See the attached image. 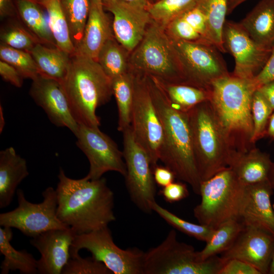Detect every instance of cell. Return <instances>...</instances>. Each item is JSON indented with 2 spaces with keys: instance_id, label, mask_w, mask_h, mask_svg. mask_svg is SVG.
<instances>
[{
  "instance_id": "8992f818",
  "label": "cell",
  "mask_w": 274,
  "mask_h": 274,
  "mask_svg": "<svg viewBox=\"0 0 274 274\" xmlns=\"http://www.w3.org/2000/svg\"><path fill=\"white\" fill-rule=\"evenodd\" d=\"M245 187L229 167L202 181L201 200L193 209L194 217L213 229L229 220H240Z\"/></svg>"
},
{
  "instance_id": "484cf974",
  "label": "cell",
  "mask_w": 274,
  "mask_h": 274,
  "mask_svg": "<svg viewBox=\"0 0 274 274\" xmlns=\"http://www.w3.org/2000/svg\"><path fill=\"white\" fill-rule=\"evenodd\" d=\"M12 228H0V252L4 256L1 264V274H8L10 271L19 270L22 274L38 273L37 260L27 251L17 250L11 245L13 237Z\"/></svg>"
},
{
  "instance_id": "d6986e66",
  "label": "cell",
  "mask_w": 274,
  "mask_h": 274,
  "mask_svg": "<svg viewBox=\"0 0 274 274\" xmlns=\"http://www.w3.org/2000/svg\"><path fill=\"white\" fill-rule=\"evenodd\" d=\"M76 234L68 227L49 230L32 237L30 244L41 254L37 260L39 273H61L71 258L70 248Z\"/></svg>"
},
{
  "instance_id": "ee69618b",
  "label": "cell",
  "mask_w": 274,
  "mask_h": 274,
  "mask_svg": "<svg viewBox=\"0 0 274 274\" xmlns=\"http://www.w3.org/2000/svg\"><path fill=\"white\" fill-rule=\"evenodd\" d=\"M181 16L206 40V17L202 11L197 5L184 13Z\"/></svg>"
},
{
  "instance_id": "f546056e",
  "label": "cell",
  "mask_w": 274,
  "mask_h": 274,
  "mask_svg": "<svg viewBox=\"0 0 274 274\" xmlns=\"http://www.w3.org/2000/svg\"><path fill=\"white\" fill-rule=\"evenodd\" d=\"M134 73L131 70L112 80L118 112L117 129L123 132L131 126L134 98Z\"/></svg>"
},
{
  "instance_id": "4316f807",
  "label": "cell",
  "mask_w": 274,
  "mask_h": 274,
  "mask_svg": "<svg viewBox=\"0 0 274 274\" xmlns=\"http://www.w3.org/2000/svg\"><path fill=\"white\" fill-rule=\"evenodd\" d=\"M14 3L17 17L39 43L57 47L41 6L28 0H15Z\"/></svg>"
},
{
  "instance_id": "b9f144b4",
  "label": "cell",
  "mask_w": 274,
  "mask_h": 274,
  "mask_svg": "<svg viewBox=\"0 0 274 274\" xmlns=\"http://www.w3.org/2000/svg\"><path fill=\"white\" fill-rule=\"evenodd\" d=\"M164 199L169 203L179 201L187 198L189 192L185 182H173L167 186L164 187L159 192Z\"/></svg>"
},
{
  "instance_id": "94428289",
  "label": "cell",
  "mask_w": 274,
  "mask_h": 274,
  "mask_svg": "<svg viewBox=\"0 0 274 274\" xmlns=\"http://www.w3.org/2000/svg\"><path fill=\"white\" fill-rule=\"evenodd\" d=\"M156 1H157V0H156Z\"/></svg>"
},
{
  "instance_id": "db71d44e",
  "label": "cell",
  "mask_w": 274,
  "mask_h": 274,
  "mask_svg": "<svg viewBox=\"0 0 274 274\" xmlns=\"http://www.w3.org/2000/svg\"><path fill=\"white\" fill-rule=\"evenodd\" d=\"M268 180L274 191V162H272Z\"/></svg>"
},
{
  "instance_id": "ac0fdd59",
  "label": "cell",
  "mask_w": 274,
  "mask_h": 274,
  "mask_svg": "<svg viewBox=\"0 0 274 274\" xmlns=\"http://www.w3.org/2000/svg\"><path fill=\"white\" fill-rule=\"evenodd\" d=\"M113 15L112 28L117 41L130 53L144 37L152 20L146 9L121 0L103 2Z\"/></svg>"
},
{
  "instance_id": "e575fe53",
  "label": "cell",
  "mask_w": 274,
  "mask_h": 274,
  "mask_svg": "<svg viewBox=\"0 0 274 274\" xmlns=\"http://www.w3.org/2000/svg\"><path fill=\"white\" fill-rule=\"evenodd\" d=\"M199 0H157L147 8L151 19L164 28L174 19L195 7Z\"/></svg>"
},
{
  "instance_id": "7a4b0ae2",
  "label": "cell",
  "mask_w": 274,
  "mask_h": 274,
  "mask_svg": "<svg viewBox=\"0 0 274 274\" xmlns=\"http://www.w3.org/2000/svg\"><path fill=\"white\" fill-rule=\"evenodd\" d=\"M154 105L161 122L163 140L159 160L179 180L188 184L199 195L201 180L193 152L191 133L186 112L174 107L155 79L147 76Z\"/></svg>"
},
{
  "instance_id": "6f0895ef",
  "label": "cell",
  "mask_w": 274,
  "mask_h": 274,
  "mask_svg": "<svg viewBox=\"0 0 274 274\" xmlns=\"http://www.w3.org/2000/svg\"><path fill=\"white\" fill-rule=\"evenodd\" d=\"M156 0H148V1L150 3H153Z\"/></svg>"
},
{
  "instance_id": "f6af8a7d",
  "label": "cell",
  "mask_w": 274,
  "mask_h": 274,
  "mask_svg": "<svg viewBox=\"0 0 274 274\" xmlns=\"http://www.w3.org/2000/svg\"><path fill=\"white\" fill-rule=\"evenodd\" d=\"M272 80H274V46L265 65L252 81L257 89L260 86Z\"/></svg>"
},
{
  "instance_id": "9c48e42d",
  "label": "cell",
  "mask_w": 274,
  "mask_h": 274,
  "mask_svg": "<svg viewBox=\"0 0 274 274\" xmlns=\"http://www.w3.org/2000/svg\"><path fill=\"white\" fill-rule=\"evenodd\" d=\"M89 251L112 274H143L144 252L137 248L122 249L114 242L108 226L92 231L76 234L70 248L71 257L81 249Z\"/></svg>"
},
{
  "instance_id": "c3c4849f",
  "label": "cell",
  "mask_w": 274,
  "mask_h": 274,
  "mask_svg": "<svg viewBox=\"0 0 274 274\" xmlns=\"http://www.w3.org/2000/svg\"><path fill=\"white\" fill-rule=\"evenodd\" d=\"M274 111V80L260 86L257 89Z\"/></svg>"
},
{
  "instance_id": "d6a6232c",
  "label": "cell",
  "mask_w": 274,
  "mask_h": 274,
  "mask_svg": "<svg viewBox=\"0 0 274 274\" xmlns=\"http://www.w3.org/2000/svg\"><path fill=\"white\" fill-rule=\"evenodd\" d=\"M44 8L47 12L49 26L56 47L71 55L75 54L76 49L60 0H51Z\"/></svg>"
},
{
  "instance_id": "681fc988",
  "label": "cell",
  "mask_w": 274,
  "mask_h": 274,
  "mask_svg": "<svg viewBox=\"0 0 274 274\" xmlns=\"http://www.w3.org/2000/svg\"><path fill=\"white\" fill-rule=\"evenodd\" d=\"M0 15L1 17L17 16V12L13 0H0Z\"/></svg>"
},
{
  "instance_id": "4fadbf2b",
  "label": "cell",
  "mask_w": 274,
  "mask_h": 274,
  "mask_svg": "<svg viewBox=\"0 0 274 274\" xmlns=\"http://www.w3.org/2000/svg\"><path fill=\"white\" fill-rule=\"evenodd\" d=\"M123 155L126 167L124 177L131 201L141 211L150 214V202L155 200L156 186L150 158L136 141L131 126L123 132Z\"/></svg>"
},
{
  "instance_id": "8d00e7d4",
  "label": "cell",
  "mask_w": 274,
  "mask_h": 274,
  "mask_svg": "<svg viewBox=\"0 0 274 274\" xmlns=\"http://www.w3.org/2000/svg\"><path fill=\"white\" fill-rule=\"evenodd\" d=\"M0 58L14 67L23 78L32 80L39 75L36 62L29 52L1 44Z\"/></svg>"
},
{
  "instance_id": "ffe728a7",
  "label": "cell",
  "mask_w": 274,
  "mask_h": 274,
  "mask_svg": "<svg viewBox=\"0 0 274 274\" xmlns=\"http://www.w3.org/2000/svg\"><path fill=\"white\" fill-rule=\"evenodd\" d=\"M273 192L268 180L246 186L240 215L245 226L264 228L274 234V210L270 201Z\"/></svg>"
},
{
  "instance_id": "7bdbcfd3",
  "label": "cell",
  "mask_w": 274,
  "mask_h": 274,
  "mask_svg": "<svg viewBox=\"0 0 274 274\" xmlns=\"http://www.w3.org/2000/svg\"><path fill=\"white\" fill-rule=\"evenodd\" d=\"M218 274H261V272L243 260L230 259L225 261Z\"/></svg>"
},
{
  "instance_id": "680465c9",
  "label": "cell",
  "mask_w": 274,
  "mask_h": 274,
  "mask_svg": "<svg viewBox=\"0 0 274 274\" xmlns=\"http://www.w3.org/2000/svg\"><path fill=\"white\" fill-rule=\"evenodd\" d=\"M272 207H273V209L274 210V203L272 204Z\"/></svg>"
},
{
  "instance_id": "ba28073f",
  "label": "cell",
  "mask_w": 274,
  "mask_h": 274,
  "mask_svg": "<svg viewBox=\"0 0 274 274\" xmlns=\"http://www.w3.org/2000/svg\"><path fill=\"white\" fill-rule=\"evenodd\" d=\"M225 261L218 255L201 261L194 247L178 241L172 229L159 245L144 252L143 274H218Z\"/></svg>"
},
{
  "instance_id": "816d5d0a",
  "label": "cell",
  "mask_w": 274,
  "mask_h": 274,
  "mask_svg": "<svg viewBox=\"0 0 274 274\" xmlns=\"http://www.w3.org/2000/svg\"><path fill=\"white\" fill-rule=\"evenodd\" d=\"M127 3L147 9L150 3L148 0H121Z\"/></svg>"
},
{
  "instance_id": "5b68a950",
  "label": "cell",
  "mask_w": 274,
  "mask_h": 274,
  "mask_svg": "<svg viewBox=\"0 0 274 274\" xmlns=\"http://www.w3.org/2000/svg\"><path fill=\"white\" fill-rule=\"evenodd\" d=\"M186 112L196 165L202 182L228 167L234 154L210 100Z\"/></svg>"
},
{
  "instance_id": "ab89813d",
  "label": "cell",
  "mask_w": 274,
  "mask_h": 274,
  "mask_svg": "<svg viewBox=\"0 0 274 274\" xmlns=\"http://www.w3.org/2000/svg\"><path fill=\"white\" fill-rule=\"evenodd\" d=\"M61 274H112L101 262L93 257L82 258L77 254L71 257Z\"/></svg>"
},
{
  "instance_id": "f907efd6",
  "label": "cell",
  "mask_w": 274,
  "mask_h": 274,
  "mask_svg": "<svg viewBox=\"0 0 274 274\" xmlns=\"http://www.w3.org/2000/svg\"><path fill=\"white\" fill-rule=\"evenodd\" d=\"M266 135L274 139V111L271 115L268 122Z\"/></svg>"
},
{
  "instance_id": "f5cc1de1",
  "label": "cell",
  "mask_w": 274,
  "mask_h": 274,
  "mask_svg": "<svg viewBox=\"0 0 274 274\" xmlns=\"http://www.w3.org/2000/svg\"><path fill=\"white\" fill-rule=\"evenodd\" d=\"M247 0H228V14L230 13L237 6Z\"/></svg>"
},
{
  "instance_id": "91938a15",
  "label": "cell",
  "mask_w": 274,
  "mask_h": 274,
  "mask_svg": "<svg viewBox=\"0 0 274 274\" xmlns=\"http://www.w3.org/2000/svg\"><path fill=\"white\" fill-rule=\"evenodd\" d=\"M102 2H105V1H108V0H102Z\"/></svg>"
},
{
  "instance_id": "603a6c76",
  "label": "cell",
  "mask_w": 274,
  "mask_h": 274,
  "mask_svg": "<svg viewBox=\"0 0 274 274\" xmlns=\"http://www.w3.org/2000/svg\"><path fill=\"white\" fill-rule=\"evenodd\" d=\"M259 46H274V0H261L239 23Z\"/></svg>"
},
{
  "instance_id": "f1b7e54d",
  "label": "cell",
  "mask_w": 274,
  "mask_h": 274,
  "mask_svg": "<svg viewBox=\"0 0 274 274\" xmlns=\"http://www.w3.org/2000/svg\"><path fill=\"white\" fill-rule=\"evenodd\" d=\"M153 77L170 104L181 111L187 112L210 99V91L185 84L169 83Z\"/></svg>"
},
{
  "instance_id": "44dd1931",
  "label": "cell",
  "mask_w": 274,
  "mask_h": 274,
  "mask_svg": "<svg viewBox=\"0 0 274 274\" xmlns=\"http://www.w3.org/2000/svg\"><path fill=\"white\" fill-rule=\"evenodd\" d=\"M113 36L112 25L105 11L102 1L90 0L88 17L76 52L97 61L102 46Z\"/></svg>"
},
{
  "instance_id": "5bb4252c",
  "label": "cell",
  "mask_w": 274,
  "mask_h": 274,
  "mask_svg": "<svg viewBox=\"0 0 274 274\" xmlns=\"http://www.w3.org/2000/svg\"><path fill=\"white\" fill-rule=\"evenodd\" d=\"M76 144L87 157L89 170L85 177L88 180H96L110 171L117 172L124 177L126 167L123 152L117 144L99 127L79 124Z\"/></svg>"
},
{
  "instance_id": "7dc6e473",
  "label": "cell",
  "mask_w": 274,
  "mask_h": 274,
  "mask_svg": "<svg viewBox=\"0 0 274 274\" xmlns=\"http://www.w3.org/2000/svg\"><path fill=\"white\" fill-rule=\"evenodd\" d=\"M152 169L155 183L162 188L174 182L176 178L173 172L165 165L156 164Z\"/></svg>"
},
{
  "instance_id": "30bf717a",
  "label": "cell",
  "mask_w": 274,
  "mask_h": 274,
  "mask_svg": "<svg viewBox=\"0 0 274 274\" xmlns=\"http://www.w3.org/2000/svg\"><path fill=\"white\" fill-rule=\"evenodd\" d=\"M169 38L180 61L185 84L210 91L213 82L230 74L220 51L211 43Z\"/></svg>"
},
{
  "instance_id": "d590c367",
  "label": "cell",
  "mask_w": 274,
  "mask_h": 274,
  "mask_svg": "<svg viewBox=\"0 0 274 274\" xmlns=\"http://www.w3.org/2000/svg\"><path fill=\"white\" fill-rule=\"evenodd\" d=\"M150 207L174 228L197 240L207 242L215 229L199 223L187 221L160 206L156 200L150 202Z\"/></svg>"
},
{
  "instance_id": "836d02e7",
  "label": "cell",
  "mask_w": 274,
  "mask_h": 274,
  "mask_svg": "<svg viewBox=\"0 0 274 274\" xmlns=\"http://www.w3.org/2000/svg\"><path fill=\"white\" fill-rule=\"evenodd\" d=\"M67 20L72 42L77 49L88 17L90 0H60Z\"/></svg>"
},
{
  "instance_id": "11a10c76",
  "label": "cell",
  "mask_w": 274,
  "mask_h": 274,
  "mask_svg": "<svg viewBox=\"0 0 274 274\" xmlns=\"http://www.w3.org/2000/svg\"><path fill=\"white\" fill-rule=\"evenodd\" d=\"M39 5L43 7L45 6L51 1V0H28Z\"/></svg>"
},
{
  "instance_id": "e0dca14e",
  "label": "cell",
  "mask_w": 274,
  "mask_h": 274,
  "mask_svg": "<svg viewBox=\"0 0 274 274\" xmlns=\"http://www.w3.org/2000/svg\"><path fill=\"white\" fill-rule=\"evenodd\" d=\"M29 93L52 123L58 127H66L74 135L76 134L79 124L72 114L61 83L39 75L32 80Z\"/></svg>"
},
{
  "instance_id": "cb8c5ba5",
  "label": "cell",
  "mask_w": 274,
  "mask_h": 274,
  "mask_svg": "<svg viewBox=\"0 0 274 274\" xmlns=\"http://www.w3.org/2000/svg\"><path fill=\"white\" fill-rule=\"evenodd\" d=\"M272 163L269 154L255 146L246 152L235 154L228 167L247 186L268 180Z\"/></svg>"
},
{
  "instance_id": "2e32d148",
  "label": "cell",
  "mask_w": 274,
  "mask_h": 274,
  "mask_svg": "<svg viewBox=\"0 0 274 274\" xmlns=\"http://www.w3.org/2000/svg\"><path fill=\"white\" fill-rule=\"evenodd\" d=\"M274 250V234L267 229L245 226L232 246L220 254L225 260L237 259L267 274Z\"/></svg>"
},
{
  "instance_id": "8fae6325",
  "label": "cell",
  "mask_w": 274,
  "mask_h": 274,
  "mask_svg": "<svg viewBox=\"0 0 274 274\" xmlns=\"http://www.w3.org/2000/svg\"><path fill=\"white\" fill-rule=\"evenodd\" d=\"M16 194L18 206L0 214L1 226L16 228L31 237L49 230L69 227L57 217V194L53 187H49L43 192V200L40 203L28 201L21 189Z\"/></svg>"
},
{
  "instance_id": "7402d4cb",
  "label": "cell",
  "mask_w": 274,
  "mask_h": 274,
  "mask_svg": "<svg viewBox=\"0 0 274 274\" xmlns=\"http://www.w3.org/2000/svg\"><path fill=\"white\" fill-rule=\"evenodd\" d=\"M29 175L25 159L12 147L0 152V208L9 206L20 183Z\"/></svg>"
},
{
  "instance_id": "7c38bea8",
  "label": "cell",
  "mask_w": 274,
  "mask_h": 274,
  "mask_svg": "<svg viewBox=\"0 0 274 274\" xmlns=\"http://www.w3.org/2000/svg\"><path fill=\"white\" fill-rule=\"evenodd\" d=\"M134 73L131 128L136 141L148 153L153 168L159 160L162 126L151 96L147 76Z\"/></svg>"
},
{
  "instance_id": "9f6ffc18",
  "label": "cell",
  "mask_w": 274,
  "mask_h": 274,
  "mask_svg": "<svg viewBox=\"0 0 274 274\" xmlns=\"http://www.w3.org/2000/svg\"><path fill=\"white\" fill-rule=\"evenodd\" d=\"M267 274H274V250Z\"/></svg>"
},
{
  "instance_id": "277c9868",
  "label": "cell",
  "mask_w": 274,
  "mask_h": 274,
  "mask_svg": "<svg viewBox=\"0 0 274 274\" xmlns=\"http://www.w3.org/2000/svg\"><path fill=\"white\" fill-rule=\"evenodd\" d=\"M61 84L77 123L99 127L96 109L109 101L113 94L112 81L98 62L76 52L71 56L68 72Z\"/></svg>"
},
{
  "instance_id": "52a82bcc",
  "label": "cell",
  "mask_w": 274,
  "mask_h": 274,
  "mask_svg": "<svg viewBox=\"0 0 274 274\" xmlns=\"http://www.w3.org/2000/svg\"><path fill=\"white\" fill-rule=\"evenodd\" d=\"M130 69L173 84H185L178 55L164 29L152 19L129 56Z\"/></svg>"
},
{
  "instance_id": "83f0119b",
  "label": "cell",
  "mask_w": 274,
  "mask_h": 274,
  "mask_svg": "<svg viewBox=\"0 0 274 274\" xmlns=\"http://www.w3.org/2000/svg\"><path fill=\"white\" fill-rule=\"evenodd\" d=\"M197 6L206 20V40L223 53L226 52L223 44V31L228 14V0H199Z\"/></svg>"
},
{
  "instance_id": "1f68e13d",
  "label": "cell",
  "mask_w": 274,
  "mask_h": 274,
  "mask_svg": "<svg viewBox=\"0 0 274 274\" xmlns=\"http://www.w3.org/2000/svg\"><path fill=\"white\" fill-rule=\"evenodd\" d=\"M244 227V224L238 220H231L221 224L214 229L203 249L197 251L199 260H206L228 250Z\"/></svg>"
},
{
  "instance_id": "6da1fadb",
  "label": "cell",
  "mask_w": 274,
  "mask_h": 274,
  "mask_svg": "<svg viewBox=\"0 0 274 274\" xmlns=\"http://www.w3.org/2000/svg\"><path fill=\"white\" fill-rule=\"evenodd\" d=\"M56 189L57 215L76 234L108 226L116 220L114 195L106 179H73L60 168Z\"/></svg>"
},
{
  "instance_id": "74e56055",
  "label": "cell",
  "mask_w": 274,
  "mask_h": 274,
  "mask_svg": "<svg viewBox=\"0 0 274 274\" xmlns=\"http://www.w3.org/2000/svg\"><path fill=\"white\" fill-rule=\"evenodd\" d=\"M273 110L267 101L256 90L252 99V115L253 130L252 142L255 144L259 140L266 135L268 122Z\"/></svg>"
},
{
  "instance_id": "60d3db41",
  "label": "cell",
  "mask_w": 274,
  "mask_h": 274,
  "mask_svg": "<svg viewBox=\"0 0 274 274\" xmlns=\"http://www.w3.org/2000/svg\"><path fill=\"white\" fill-rule=\"evenodd\" d=\"M164 30L168 37L174 39L209 42L181 16L170 22L164 28Z\"/></svg>"
},
{
  "instance_id": "f35d334b",
  "label": "cell",
  "mask_w": 274,
  "mask_h": 274,
  "mask_svg": "<svg viewBox=\"0 0 274 274\" xmlns=\"http://www.w3.org/2000/svg\"><path fill=\"white\" fill-rule=\"evenodd\" d=\"M1 40L2 44L29 52L39 43L22 24L17 23L4 27L1 31Z\"/></svg>"
},
{
  "instance_id": "4dcf8cb0",
  "label": "cell",
  "mask_w": 274,
  "mask_h": 274,
  "mask_svg": "<svg viewBox=\"0 0 274 274\" xmlns=\"http://www.w3.org/2000/svg\"><path fill=\"white\" fill-rule=\"evenodd\" d=\"M130 54V52L120 44L114 36L102 46L98 53L97 61L112 80L131 70Z\"/></svg>"
},
{
  "instance_id": "9a60e30c",
  "label": "cell",
  "mask_w": 274,
  "mask_h": 274,
  "mask_svg": "<svg viewBox=\"0 0 274 274\" xmlns=\"http://www.w3.org/2000/svg\"><path fill=\"white\" fill-rule=\"evenodd\" d=\"M225 49L233 57L234 69L232 75L252 80L263 68L272 50L258 45L239 23L226 21L223 31Z\"/></svg>"
},
{
  "instance_id": "d4e9b609",
  "label": "cell",
  "mask_w": 274,
  "mask_h": 274,
  "mask_svg": "<svg viewBox=\"0 0 274 274\" xmlns=\"http://www.w3.org/2000/svg\"><path fill=\"white\" fill-rule=\"evenodd\" d=\"M39 75L62 83L68 72L71 55L58 49L38 43L29 52Z\"/></svg>"
},
{
  "instance_id": "3957f363",
  "label": "cell",
  "mask_w": 274,
  "mask_h": 274,
  "mask_svg": "<svg viewBox=\"0 0 274 274\" xmlns=\"http://www.w3.org/2000/svg\"><path fill=\"white\" fill-rule=\"evenodd\" d=\"M256 90L252 80L232 74L212 84L210 101L234 154L255 146L252 142V99Z\"/></svg>"
},
{
  "instance_id": "bcb514c9",
  "label": "cell",
  "mask_w": 274,
  "mask_h": 274,
  "mask_svg": "<svg viewBox=\"0 0 274 274\" xmlns=\"http://www.w3.org/2000/svg\"><path fill=\"white\" fill-rule=\"evenodd\" d=\"M0 75L4 81L15 87L20 88L23 85L24 78L19 72L12 65L2 60L0 61Z\"/></svg>"
}]
</instances>
